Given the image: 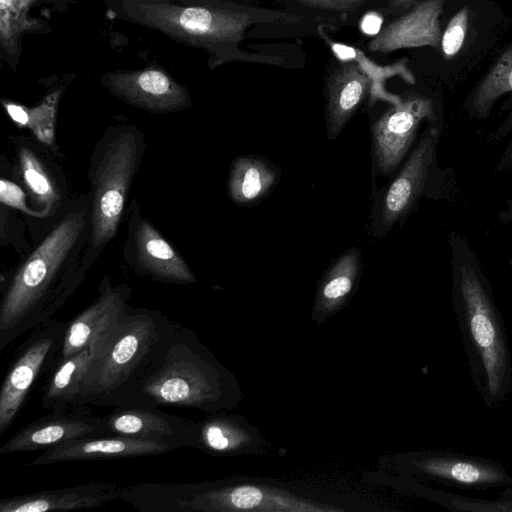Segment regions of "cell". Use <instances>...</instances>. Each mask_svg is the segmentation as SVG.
<instances>
[{"mask_svg":"<svg viewBox=\"0 0 512 512\" xmlns=\"http://www.w3.org/2000/svg\"><path fill=\"white\" fill-rule=\"evenodd\" d=\"M83 227L82 213L66 216L12 278L0 305V353L63 304L70 286L58 272Z\"/></svg>","mask_w":512,"mask_h":512,"instance_id":"2","label":"cell"},{"mask_svg":"<svg viewBox=\"0 0 512 512\" xmlns=\"http://www.w3.org/2000/svg\"><path fill=\"white\" fill-rule=\"evenodd\" d=\"M451 298L471 379L490 409L500 408L512 392V364L505 325L481 262L459 232L448 236Z\"/></svg>","mask_w":512,"mask_h":512,"instance_id":"1","label":"cell"},{"mask_svg":"<svg viewBox=\"0 0 512 512\" xmlns=\"http://www.w3.org/2000/svg\"><path fill=\"white\" fill-rule=\"evenodd\" d=\"M161 17L160 23H168L179 31L203 44L210 50L221 53L222 60L256 62L257 54L239 49L249 28L256 25H285L286 11L264 9L235 3L171 9L168 13L152 14Z\"/></svg>","mask_w":512,"mask_h":512,"instance_id":"5","label":"cell"},{"mask_svg":"<svg viewBox=\"0 0 512 512\" xmlns=\"http://www.w3.org/2000/svg\"><path fill=\"white\" fill-rule=\"evenodd\" d=\"M110 87L126 101L151 111H174L187 101L183 89L157 70L113 78Z\"/></svg>","mask_w":512,"mask_h":512,"instance_id":"18","label":"cell"},{"mask_svg":"<svg viewBox=\"0 0 512 512\" xmlns=\"http://www.w3.org/2000/svg\"><path fill=\"white\" fill-rule=\"evenodd\" d=\"M134 237L137 259L152 276L169 282H196L185 261L149 222L141 221Z\"/></svg>","mask_w":512,"mask_h":512,"instance_id":"19","label":"cell"},{"mask_svg":"<svg viewBox=\"0 0 512 512\" xmlns=\"http://www.w3.org/2000/svg\"><path fill=\"white\" fill-rule=\"evenodd\" d=\"M88 407L49 413L27 424L0 446V454L46 450L77 438L108 435L104 416L93 414Z\"/></svg>","mask_w":512,"mask_h":512,"instance_id":"12","label":"cell"},{"mask_svg":"<svg viewBox=\"0 0 512 512\" xmlns=\"http://www.w3.org/2000/svg\"><path fill=\"white\" fill-rule=\"evenodd\" d=\"M507 93H510L511 96L504 108L509 111V114L504 121L487 136V141L491 144L501 142L512 133V70L509 72L502 89V95Z\"/></svg>","mask_w":512,"mask_h":512,"instance_id":"27","label":"cell"},{"mask_svg":"<svg viewBox=\"0 0 512 512\" xmlns=\"http://www.w3.org/2000/svg\"><path fill=\"white\" fill-rule=\"evenodd\" d=\"M411 469L446 487L485 490L510 486L512 476L497 461L449 451H429L410 457Z\"/></svg>","mask_w":512,"mask_h":512,"instance_id":"11","label":"cell"},{"mask_svg":"<svg viewBox=\"0 0 512 512\" xmlns=\"http://www.w3.org/2000/svg\"><path fill=\"white\" fill-rule=\"evenodd\" d=\"M417 0H389V3L394 8L405 9L414 4Z\"/></svg>","mask_w":512,"mask_h":512,"instance_id":"34","label":"cell"},{"mask_svg":"<svg viewBox=\"0 0 512 512\" xmlns=\"http://www.w3.org/2000/svg\"><path fill=\"white\" fill-rule=\"evenodd\" d=\"M67 325L50 318L33 328L16 350L0 390V435L16 418L36 379L55 368Z\"/></svg>","mask_w":512,"mask_h":512,"instance_id":"7","label":"cell"},{"mask_svg":"<svg viewBox=\"0 0 512 512\" xmlns=\"http://www.w3.org/2000/svg\"><path fill=\"white\" fill-rule=\"evenodd\" d=\"M424 121L440 123L433 101L415 93L401 98L375 121L372 127L373 156L382 175H391L400 165Z\"/></svg>","mask_w":512,"mask_h":512,"instance_id":"8","label":"cell"},{"mask_svg":"<svg viewBox=\"0 0 512 512\" xmlns=\"http://www.w3.org/2000/svg\"><path fill=\"white\" fill-rule=\"evenodd\" d=\"M305 7L314 9L345 12L352 11L361 6L365 0H295Z\"/></svg>","mask_w":512,"mask_h":512,"instance_id":"28","label":"cell"},{"mask_svg":"<svg viewBox=\"0 0 512 512\" xmlns=\"http://www.w3.org/2000/svg\"><path fill=\"white\" fill-rule=\"evenodd\" d=\"M370 76L354 61L342 62L326 82V122L330 140L338 137L372 87Z\"/></svg>","mask_w":512,"mask_h":512,"instance_id":"17","label":"cell"},{"mask_svg":"<svg viewBox=\"0 0 512 512\" xmlns=\"http://www.w3.org/2000/svg\"><path fill=\"white\" fill-rule=\"evenodd\" d=\"M128 297L127 288L105 285L97 299L68 322L56 365L88 347L91 349V361L99 357L109 346L128 311Z\"/></svg>","mask_w":512,"mask_h":512,"instance_id":"10","label":"cell"},{"mask_svg":"<svg viewBox=\"0 0 512 512\" xmlns=\"http://www.w3.org/2000/svg\"><path fill=\"white\" fill-rule=\"evenodd\" d=\"M139 156L135 131L121 130L105 144L92 178L94 246L106 244L115 235Z\"/></svg>","mask_w":512,"mask_h":512,"instance_id":"6","label":"cell"},{"mask_svg":"<svg viewBox=\"0 0 512 512\" xmlns=\"http://www.w3.org/2000/svg\"><path fill=\"white\" fill-rule=\"evenodd\" d=\"M512 70V46L500 56L480 83L468 96L464 109L470 119L490 116L495 102L502 96L505 80Z\"/></svg>","mask_w":512,"mask_h":512,"instance_id":"22","label":"cell"},{"mask_svg":"<svg viewBox=\"0 0 512 512\" xmlns=\"http://www.w3.org/2000/svg\"><path fill=\"white\" fill-rule=\"evenodd\" d=\"M361 255L357 248L343 253L323 277L318 302L323 307H334L348 297L359 276Z\"/></svg>","mask_w":512,"mask_h":512,"instance_id":"23","label":"cell"},{"mask_svg":"<svg viewBox=\"0 0 512 512\" xmlns=\"http://www.w3.org/2000/svg\"><path fill=\"white\" fill-rule=\"evenodd\" d=\"M0 200L6 205L26 210L24 192L13 182L4 179L0 181Z\"/></svg>","mask_w":512,"mask_h":512,"instance_id":"29","label":"cell"},{"mask_svg":"<svg viewBox=\"0 0 512 512\" xmlns=\"http://www.w3.org/2000/svg\"><path fill=\"white\" fill-rule=\"evenodd\" d=\"M502 499L512 501V481L510 486L506 487L502 493Z\"/></svg>","mask_w":512,"mask_h":512,"instance_id":"35","label":"cell"},{"mask_svg":"<svg viewBox=\"0 0 512 512\" xmlns=\"http://www.w3.org/2000/svg\"><path fill=\"white\" fill-rule=\"evenodd\" d=\"M440 135V123L428 124L401 170L386 190L380 211V222L384 232L407 217L425 193L432 177L440 175L437 162Z\"/></svg>","mask_w":512,"mask_h":512,"instance_id":"9","label":"cell"},{"mask_svg":"<svg viewBox=\"0 0 512 512\" xmlns=\"http://www.w3.org/2000/svg\"><path fill=\"white\" fill-rule=\"evenodd\" d=\"M498 219L504 224L512 222V199L505 202V208L499 212Z\"/></svg>","mask_w":512,"mask_h":512,"instance_id":"33","label":"cell"},{"mask_svg":"<svg viewBox=\"0 0 512 512\" xmlns=\"http://www.w3.org/2000/svg\"><path fill=\"white\" fill-rule=\"evenodd\" d=\"M226 402L224 376L196 336L175 325L125 407L176 405L214 412Z\"/></svg>","mask_w":512,"mask_h":512,"instance_id":"4","label":"cell"},{"mask_svg":"<svg viewBox=\"0 0 512 512\" xmlns=\"http://www.w3.org/2000/svg\"><path fill=\"white\" fill-rule=\"evenodd\" d=\"M175 450L154 441L124 436L84 437L62 442L46 449L27 466H44L69 461L122 459L162 454Z\"/></svg>","mask_w":512,"mask_h":512,"instance_id":"14","label":"cell"},{"mask_svg":"<svg viewBox=\"0 0 512 512\" xmlns=\"http://www.w3.org/2000/svg\"><path fill=\"white\" fill-rule=\"evenodd\" d=\"M444 0H425L389 23L370 40L372 52L389 53L404 48L432 46L441 42L439 16Z\"/></svg>","mask_w":512,"mask_h":512,"instance_id":"16","label":"cell"},{"mask_svg":"<svg viewBox=\"0 0 512 512\" xmlns=\"http://www.w3.org/2000/svg\"><path fill=\"white\" fill-rule=\"evenodd\" d=\"M91 362L90 347L68 357L56 365L46 383L41 406L50 413H66L81 392L86 370Z\"/></svg>","mask_w":512,"mask_h":512,"instance_id":"20","label":"cell"},{"mask_svg":"<svg viewBox=\"0 0 512 512\" xmlns=\"http://www.w3.org/2000/svg\"><path fill=\"white\" fill-rule=\"evenodd\" d=\"M6 109L10 116L19 124L26 125L29 122V116L27 112L20 106L9 104Z\"/></svg>","mask_w":512,"mask_h":512,"instance_id":"32","label":"cell"},{"mask_svg":"<svg viewBox=\"0 0 512 512\" xmlns=\"http://www.w3.org/2000/svg\"><path fill=\"white\" fill-rule=\"evenodd\" d=\"M104 419L108 435L194 448L195 422L158 408L118 407Z\"/></svg>","mask_w":512,"mask_h":512,"instance_id":"13","label":"cell"},{"mask_svg":"<svg viewBox=\"0 0 512 512\" xmlns=\"http://www.w3.org/2000/svg\"><path fill=\"white\" fill-rule=\"evenodd\" d=\"M234 424L222 417H209L194 426V448L214 453H226L239 444Z\"/></svg>","mask_w":512,"mask_h":512,"instance_id":"24","label":"cell"},{"mask_svg":"<svg viewBox=\"0 0 512 512\" xmlns=\"http://www.w3.org/2000/svg\"><path fill=\"white\" fill-rule=\"evenodd\" d=\"M275 167L256 157H238L231 166L228 182L234 203L252 206L266 197L278 182Z\"/></svg>","mask_w":512,"mask_h":512,"instance_id":"21","label":"cell"},{"mask_svg":"<svg viewBox=\"0 0 512 512\" xmlns=\"http://www.w3.org/2000/svg\"><path fill=\"white\" fill-rule=\"evenodd\" d=\"M512 170V139L506 145L503 153L500 155V158L496 162L495 172L496 173H504Z\"/></svg>","mask_w":512,"mask_h":512,"instance_id":"30","label":"cell"},{"mask_svg":"<svg viewBox=\"0 0 512 512\" xmlns=\"http://www.w3.org/2000/svg\"><path fill=\"white\" fill-rule=\"evenodd\" d=\"M20 164L24 181L36 199L41 203L51 204L55 199V192L37 158L28 149L23 148L20 151Z\"/></svg>","mask_w":512,"mask_h":512,"instance_id":"25","label":"cell"},{"mask_svg":"<svg viewBox=\"0 0 512 512\" xmlns=\"http://www.w3.org/2000/svg\"><path fill=\"white\" fill-rule=\"evenodd\" d=\"M381 22L382 20L379 15L375 13H369L362 19L361 28L367 34H371L373 32L378 33L380 31L379 28Z\"/></svg>","mask_w":512,"mask_h":512,"instance_id":"31","label":"cell"},{"mask_svg":"<svg viewBox=\"0 0 512 512\" xmlns=\"http://www.w3.org/2000/svg\"><path fill=\"white\" fill-rule=\"evenodd\" d=\"M175 324L157 312L127 311L107 349L92 360L72 407H125L163 350Z\"/></svg>","mask_w":512,"mask_h":512,"instance_id":"3","label":"cell"},{"mask_svg":"<svg viewBox=\"0 0 512 512\" xmlns=\"http://www.w3.org/2000/svg\"><path fill=\"white\" fill-rule=\"evenodd\" d=\"M468 9L463 7L449 21L441 35V49L446 58L456 55L461 49L468 26Z\"/></svg>","mask_w":512,"mask_h":512,"instance_id":"26","label":"cell"},{"mask_svg":"<svg viewBox=\"0 0 512 512\" xmlns=\"http://www.w3.org/2000/svg\"><path fill=\"white\" fill-rule=\"evenodd\" d=\"M112 481L90 482L59 489L16 495L0 501V512H45L98 508L120 497Z\"/></svg>","mask_w":512,"mask_h":512,"instance_id":"15","label":"cell"}]
</instances>
